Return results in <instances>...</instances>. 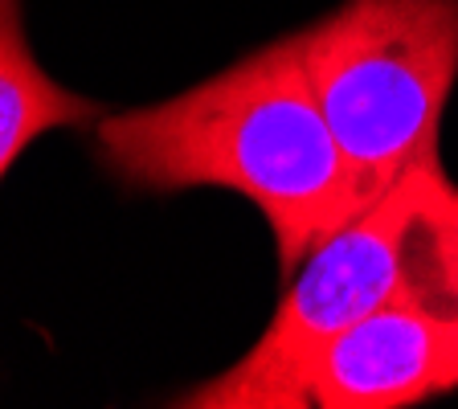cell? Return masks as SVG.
<instances>
[{
  "instance_id": "cell-6",
  "label": "cell",
  "mask_w": 458,
  "mask_h": 409,
  "mask_svg": "<svg viewBox=\"0 0 458 409\" xmlns=\"http://www.w3.org/2000/svg\"><path fill=\"white\" fill-rule=\"evenodd\" d=\"M418 291L458 320V184L442 172L418 234Z\"/></svg>"
},
{
  "instance_id": "cell-5",
  "label": "cell",
  "mask_w": 458,
  "mask_h": 409,
  "mask_svg": "<svg viewBox=\"0 0 458 409\" xmlns=\"http://www.w3.org/2000/svg\"><path fill=\"white\" fill-rule=\"evenodd\" d=\"M103 115L95 98L74 95L41 70L25 38L21 0H0V181L33 140L57 127H95Z\"/></svg>"
},
{
  "instance_id": "cell-1",
  "label": "cell",
  "mask_w": 458,
  "mask_h": 409,
  "mask_svg": "<svg viewBox=\"0 0 458 409\" xmlns=\"http://www.w3.org/2000/svg\"><path fill=\"white\" fill-rule=\"evenodd\" d=\"M103 168L127 189H229L262 209L291 278L311 246L369 209L324 119L299 33L270 41L152 107L95 124Z\"/></svg>"
},
{
  "instance_id": "cell-3",
  "label": "cell",
  "mask_w": 458,
  "mask_h": 409,
  "mask_svg": "<svg viewBox=\"0 0 458 409\" xmlns=\"http://www.w3.org/2000/svg\"><path fill=\"white\" fill-rule=\"evenodd\" d=\"M442 160L405 172L332 238L311 246L295 278H286L275 320L258 344L221 377L197 385L176 405L192 409H303L307 369L324 344L401 291H418L421 213Z\"/></svg>"
},
{
  "instance_id": "cell-2",
  "label": "cell",
  "mask_w": 458,
  "mask_h": 409,
  "mask_svg": "<svg viewBox=\"0 0 458 409\" xmlns=\"http://www.w3.org/2000/svg\"><path fill=\"white\" fill-rule=\"evenodd\" d=\"M299 46L364 205L438 160L458 82V0H344L299 29Z\"/></svg>"
},
{
  "instance_id": "cell-4",
  "label": "cell",
  "mask_w": 458,
  "mask_h": 409,
  "mask_svg": "<svg viewBox=\"0 0 458 409\" xmlns=\"http://www.w3.org/2000/svg\"><path fill=\"white\" fill-rule=\"evenodd\" d=\"M458 389V320L421 291L369 311L307 369V405L405 409Z\"/></svg>"
}]
</instances>
